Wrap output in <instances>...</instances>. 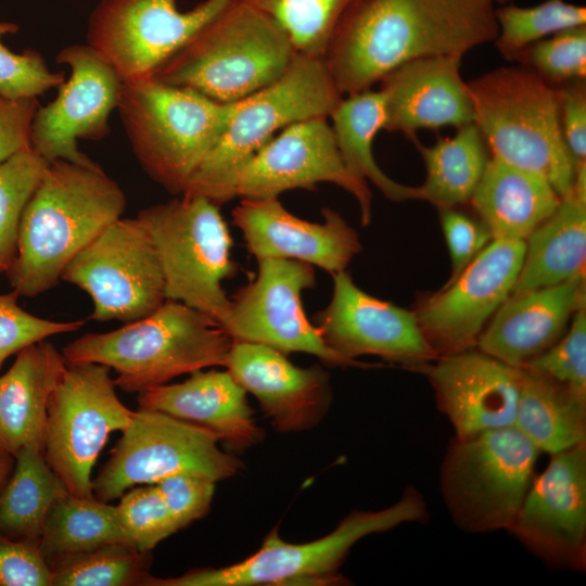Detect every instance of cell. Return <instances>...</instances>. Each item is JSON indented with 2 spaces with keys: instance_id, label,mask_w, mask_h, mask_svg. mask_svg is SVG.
I'll use <instances>...</instances> for the list:
<instances>
[{
  "instance_id": "cell-31",
  "label": "cell",
  "mask_w": 586,
  "mask_h": 586,
  "mask_svg": "<svg viewBox=\"0 0 586 586\" xmlns=\"http://www.w3.org/2000/svg\"><path fill=\"white\" fill-rule=\"evenodd\" d=\"M329 117L340 154L352 173L373 183L390 201L418 200V186L392 179L374 158L373 141L385 122L384 98L380 89L342 98Z\"/></svg>"
},
{
  "instance_id": "cell-1",
  "label": "cell",
  "mask_w": 586,
  "mask_h": 586,
  "mask_svg": "<svg viewBox=\"0 0 586 586\" xmlns=\"http://www.w3.org/2000/svg\"><path fill=\"white\" fill-rule=\"evenodd\" d=\"M495 10L493 0H353L322 59L342 95L361 92L409 61L494 41Z\"/></svg>"
},
{
  "instance_id": "cell-44",
  "label": "cell",
  "mask_w": 586,
  "mask_h": 586,
  "mask_svg": "<svg viewBox=\"0 0 586 586\" xmlns=\"http://www.w3.org/2000/svg\"><path fill=\"white\" fill-rule=\"evenodd\" d=\"M213 480L193 473H176L154 485L179 530L203 518L209 510L215 493Z\"/></svg>"
},
{
  "instance_id": "cell-42",
  "label": "cell",
  "mask_w": 586,
  "mask_h": 586,
  "mask_svg": "<svg viewBox=\"0 0 586 586\" xmlns=\"http://www.w3.org/2000/svg\"><path fill=\"white\" fill-rule=\"evenodd\" d=\"M17 31L16 24L0 22V93L11 99L37 98L65 78L62 72H52L39 52L14 53L2 44L3 36Z\"/></svg>"
},
{
  "instance_id": "cell-29",
  "label": "cell",
  "mask_w": 586,
  "mask_h": 586,
  "mask_svg": "<svg viewBox=\"0 0 586 586\" xmlns=\"http://www.w3.org/2000/svg\"><path fill=\"white\" fill-rule=\"evenodd\" d=\"M560 201L542 176L491 156L469 203L493 240L526 241Z\"/></svg>"
},
{
  "instance_id": "cell-4",
  "label": "cell",
  "mask_w": 586,
  "mask_h": 586,
  "mask_svg": "<svg viewBox=\"0 0 586 586\" xmlns=\"http://www.w3.org/2000/svg\"><path fill=\"white\" fill-rule=\"evenodd\" d=\"M297 53L273 20L245 0H232L152 77L237 103L278 80Z\"/></svg>"
},
{
  "instance_id": "cell-25",
  "label": "cell",
  "mask_w": 586,
  "mask_h": 586,
  "mask_svg": "<svg viewBox=\"0 0 586 586\" xmlns=\"http://www.w3.org/2000/svg\"><path fill=\"white\" fill-rule=\"evenodd\" d=\"M586 307L585 273L562 283L509 295L477 337L475 347L515 368L552 346L574 314Z\"/></svg>"
},
{
  "instance_id": "cell-28",
  "label": "cell",
  "mask_w": 586,
  "mask_h": 586,
  "mask_svg": "<svg viewBox=\"0 0 586 586\" xmlns=\"http://www.w3.org/2000/svg\"><path fill=\"white\" fill-rule=\"evenodd\" d=\"M66 366L43 340L20 351L0 377V447L13 457L27 445L43 449L48 400Z\"/></svg>"
},
{
  "instance_id": "cell-19",
  "label": "cell",
  "mask_w": 586,
  "mask_h": 586,
  "mask_svg": "<svg viewBox=\"0 0 586 586\" xmlns=\"http://www.w3.org/2000/svg\"><path fill=\"white\" fill-rule=\"evenodd\" d=\"M332 277L331 300L314 319L333 351L354 361L360 356H377L413 371L438 357L413 310L370 295L346 270Z\"/></svg>"
},
{
  "instance_id": "cell-46",
  "label": "cell",
  "mask_w": 586,
  "mask_h": 586,
  "mask_svg": "<svg viewBox=\"0 0 586 586\" xmlns=\"http://www.w3.org/2000/svg\"><path fill=\"white\" fill-rule=\"evenodd\" d=\"M0 586H52V571L39 543L0 534Z\"/></svg>"
},
{
  "instance_id": "cell-13",
  "label": "cell",
  "mask_w": 586,
  "mask_h": 586,
  "mask_svg": "<svg viewBox=\"0 0 586 586\" xmlns=\"http://www.w3.org/2000/svg\"><path fill=\"white\" fill-rule=\"evenodd\" d=\"M61 280L85 291L91 319L139 320L166 300L164 277L151 238L136 218H119L65 266Z\"/></svg>"
},
{
  "instance_id": "cell-35",
  "label": "cell",
  "mask_w": 586,
  "mask_h": 586,
  "mask_svg": "<svg viewBox=\"0 0 586 586\" xmlns=\"http://www.w3.org/2000/svg\"><path fill=\"white\" fill-rule=\"evenodd\" d=\"M52 586H146L150 552L123 544L65 556L49 563Z\"/></svg>"
},
{
  "instance_id": "cell-37",
  "label": "cell",
  "mask_w": 586,
  "mask_h": 586,
  "mask_svg": "<svg viewBox=\"0 0 586 586\" xmlns=\"http://www.w3.org/2000/svg\"><path fill=\"white\" fill-rule=\"evenodd\" d=\"M288 34L296 51L322 58L331 33L353 0H245Z\"/></svg>"
},
{
  "instance_id": "cell-23",
  "label": "cell",
  "mask_w": 586,
  "mask_h": 586,
  "mask_svg": "<svg viewBox=\"0 0 586 586\" xmlns=\"http://www.w3.org/2000/svg\"><path fill=\"white\" fill-rule=\"evenodd\" d=\"M225 368L257 399L279 432L309 430L330 408V377L321 366L297 367L285 354L269 346L233 342Z\"/></svg>"
},
{
  "instance_id": "cell-39",
  "label": "cell",
  "mask_w": 586,
  "mask_h": 586,
  "mask_svg": "<svg viewBox=\"0 0 586 586\" xmlns=\"http://www.w3.org/2000/svg\"><path fill=\"white\" fill-rule=\"evenodd\" d=\"M115 505L117 520L130 545L150 552L179 531L154 484H141L126 491Z\"/></svg>"
},
{
  "instance_id": "cell-6",
  "label": "cell",
  "mask_w": 586,
  "mask_h": 586,
  "mask_svg": "<svg viewBox=\"0 0 586 586\" xmlns=\"http://www.w3.org/2000/svg\"><path fill=\"white\" fill-rule=\"evenodd\" d=\"M473 123L492 156L545 178L563 198L576 162L564 142L557 88L525 66H505L467 81Z\"/></svg>"
},
{
  "instance_id": "cell-15",
  "label": "cell",
  "mask_w": 586,
  "mask_h": 586,
  "mask_svg": "<svg viewBox=\"0 0 586 586\" xmlns=\"http://www.w3.org/2000/svg\"><path fill=\"white\" fill-rule=\"evenodd\" d=\"M254 279L232 297L222 328L234 342H250L285 355L305 353L329 366L366 367L333 351L307 318L302 295L316 285L315 267L291 259L257 260Z\"/></svg>"
},
{
  "instance_id": "cell-50",
  "label": "cell",
  "mask_w": 586,
  "mask_h": 586,
  "mask_svg": "<svg viewBox=\"0 0 586 586\" xmlns=\"http://www.w3.org/2000/svg\"><path fill=\"white\" fill-rule=\"evenodd\" d=\"M495 3H498L500 5L508 3L510 0H493Z\"/></svg>"
},
{
  "instance_id": "cell-49",
  "label": "cell",
  "mask_w": 586,
  "mask_h": 586,
  "mask_svg": "<svg viewBox=\"0 0 586 586\" xmlns=\"http://www.w3.org/2000/svg\"><path fill=\"white\" fill-rule=\"evenodd\" d=\"M14 466V457L0 447V491L9 479Z\"/></svg>"
},
{
  "instance_id": "cell-16",
  "label": "cell",
  "mask_w": 586,
  "mask_h": 586,
  "mask_svg": "<svg viewBox=\"0 0 586 586\" xmlns=\"http://www.w3.org/2000/svg\"><path fill=\"white\" fill-rule=\"evenodd\" d=\"M525 246V241L492 240L457 278L419 300L413 313L438 357L475 347L512 292Z\"/></svg>"
},
{
  "instance_id": "cell-5",
  "label": "cell",
  "mask_w": 586,
  "mask_h": 586,
  "mask_svg": "<svg viewBox=\"0 0 586 586\" xmlns=\"http://www.w3.org/2000/svg\"><path fill=\"white\" fill-rule=\"evenodd\" d=\"M238 103H220L149 77L123 82L116 109L142 169L166 191L181 195Z\"/></svg>"
},
{
  "instance_id": "cell-11",
  "label": "cell",
  "mask_w": 586,
  "mask_h": 586,
  "mask_svg": "<svg viewBox=\"0 0 586 586\" xmlns=\"http://www.w3.org/2000/svg\"><path fill=\"white\" fill-rule=\"evenodd\" d=\"M110 368L67 364L47 406L43 456L72 495L90 498L91 472L110 434L125 430L133 411L118 398Z\"/></svg>"
},
{
  "instance_id": "cell-45",
  "label": "cell",
  "mask_w": 586,
  "mask_h": 586,
  "mask_svg": "<svg viewBox=\"0 0 586 586\" xmlns=\"http://www.w3.org/2000/svg\"><path fill=\"white\" fill-rule=\"evenodd\" d=\"M438 212L450 258V276L445 282L449 283L489 244L493 237L477 217L469 216L457 207Z\"/></svg>"
},
{
  "instance_id": "cell-48",
  "label": "cell",
  "mask_w": 586,
  "mask_h": 586,
  "mask_svg": "<svg viewBox=\"0 0 586 586\" xmlns=\"http://www.w3.org/2000/svg\"><path fill=\"white\" fill-rule=\"evenodd\" d=\"M40 106L37 98L11 99L0 93V163L30 148V127Z\"/></svg>"
},
{
  "instance_id": "cell-34",
  "label": "cell",
  "mask_w": 586,
  "mask_h": 586,
  "mask_svg": "<svg viewBox=\"0 0 586 586\" xmlns=\"http://www.w3.org/2000/svg\"><path fill=\"white\" fill-rule=\"evenodd\" d=\"M110 544L131 546L117 520L115 505L68 492L49 509L39 538L48 563Z\"/></svg>"
},
{
  "instance_id": "cell-21",
  "label": "cell",
  "mask_w": 586,
  "mask_h": 586,
  "mask_svg": "<svg viewBox=\"0 0 586 586\" xmlns=\"http://www.w3.org/2000/svg\"><path fill=\"white\" fill-rule=\"evenodd\" d=\"M322 222L290 213L279 199H241L233 224L241 230L249 252L260 259H291L319 267L331 275L345 271L362 246L344 217L323 207Z\"/></svg>"
},
{
  "instance_id": "cell-47",
  "label": "cell",
  "mask_w": 586,
  "mask_h": 586,
  "mask_svg": "<svg viewBox=\"0 0 586 586\" xmlns=\"http://www.w3.org/2000/svg\"><path fill=\"white\" fill-rule=\"evenodd\" d=\"M564 142L574 161H586V80L557 88Z\"/></svg>"
},
{
  "instance_id": "cell-8",
  "label": "cell",
  "mask_w": 586,
  "mask_h": 586,
  "mask_svg": "<svg viewBox=\"0 0 586 586\" xmlns=\"http://www.w3.org/2000/svg\"><path fill=\"white\" fill-rule=\"evenodd\" d=\"M428 518L422 495L409 486L399 500L379 511H354L328 535L291 544L272 530L260 548L240 562L222 568L194 569L178 577L151 576L146 586H260L341 584L339 569L361 538Z\"/></svg>"
},
{
  "instance_id": "cell-17",
  "label": "cell",
  "mask_w": 586,
  "mask_h": 586,
  "mask_svg": "<svg viewBox=\"0 0 586 586\" xmlns=\"http://www.w3.org/2000/svg\"><path fill=\"white\" fill-rule=\"evenodd\" d=\"M329 182L357 202L362 226L372 217L368 182L345 165L327 117L292 124L271 138L238 175L234 193L241 199H278L283 192L313 190Z\"/></svg>"
},
{
  "instance_id": "cell-40",
  "label": "cell",
  "mask_w": 586,
  "mask_h": 586,
  "mask_svg": "<svg viewBox=\"0 0 586 586\" xmlns=\"http://www.w3.org/2000/svg\"><path fill=\"white\" fill-rule=\"evenodd\" d=\"M517 62L555 88L586 80V25L559 31L533 43Z\"/></svg>"
},
{
  "instance_id": "cell-7",
  "label": "cell",
  "mask_w": 586,
  "mask_h": 586,
  "mask_svg": "<svg viewBox=\"0 0 586 586\" xmlns=\"http://www.w3.org/2000/svg\"><path fill=\"white\" fill-rule=\"evenodd\" d=\"M342 98L323 59L297 53L278 80L238 103L181 195L203 196L218 206L234 199L238 175L259 149L292 124L328 118Z\"/></svg>"
},
{
  "instance_id": "cell-22",
  "label": "cell",
  "mask_w": 586,
  "mask_h": 586,
  "mask_svg": "<svg viewBox=\"0 0 586 586\" xmlns=\"http://www.w3.org/2000/svg\"><path fill=\"white\" fill-rule=\"evenodd\" d=\"M419 372L428 377L437 406L453 424L456 437L514 424L521 368L474 347L440 356Z\"/></svg>"
},
{
  "instance_id": "cell-38",
  "label": "cell",
  "mask_w": 586,
  "mask_h": 586,
  "mask_svg": "<svg viewBox=\"0 0 586 586\" xmlns=\"http://www.w3.org/2000/svg\"><path fill=\"white\" fill-rule=\"evenodd\" d=\"M48 164L31 148L0 163V273L16 256L23 212Z\"/></svg>"
},
{
  "instance_id": "cell-27",
  "label": "cell",
  "mask_w": 586,
  "mask_h": 586,
  "mask_svg": "<svg viewBox=\"0 0 586 586\" xmlns=\"http://www.w3.org/2000/svg\"><path fill=\"white\" fill-rule=\"evenodd\" d=\"M525 254L510 295L562 283L585 273L586 161L577 162L570 191L526 239Z\"/></svg>"
},
{
  "instance_id": "cell-10",
  "label": "cell",
  "mask_w": 586,
  "mask_h": 586,
  "mask_svg": "<svg viewBox=\"0 0 586 586\" xmlns=\"http://www.w3.org/2000/svg\"><path fill=\"white\" fill-rule=\"evenodd\" d=\"M540 451L514 426L456 437L440 484L454 523L468 533L510 531Z\"/></svg>"
},
{
  "instance_id": "cell-18",
  "label": "cell",
  "mask_w": 586,
  "mask_h": 586,
  "mask_svg": "<svg viewBox=\"0 0 586 586\" xmlns=\"http://www.w3.org/2000/svg\"><path fill=\"white\" fill-rule=\"evenodd\" d=\"M71 69L56 98L39 106L30 127V148L48 163L64 160L95 165L77 146V139L99 140L110 132L109 119L117 107L123 80L86 44L64 47L55 56Z\"/></svg>"
},
{
  "instance_id": "cell-14",
  "label": "cell",
  "mask_w": 586,
  "mask_h": 586,
  "mask_svg": "<svg viewBox=\"0 0 586 586\" xmlns=\"http://www.w3.org/2000/svg\"><path fill=\"white\" fill-rule=\"evenodd\" d=\"M232 0H203L181 11L177 0H100L87 44L125 81L152 75Z\"/></svg>"
},
{
  "instance_id": "cell-43",
  "label": "cell",
  "mask_w": 586,
  "mask_h": 586,
  "mask_svg": "<svg viewBox=\"0 0 586 586\" xmlns=\"http://www.w3.org/2000/svg\"><path fill=\"white\" fill-rule=\"evenodd\" d=\"M14 291L0 294V368L12 355L52 335L74 332L84 320L54 321L34 316L17 305Z\"/></svg>"
},
{
  "instance_id": "cell-12",
  "label": "cell",
  "mask_w": 586,
  "mask_h": 586,
  "mask_svg": "<svg viewBox=\"0 0 586 586\" xmlns=\"http://www.w3.org/2000/svg\"><path fill=\"white\" fill-rule=\"evenodd\" d=\"M92 480V494L111 502L129 488L154 484L176 474L193 473L214 482L234 476L241 461L222 451L211 431L164 412L140 408Z\"/></svg>"
},
{
  "instance_id": "cell-33",
  "label": "cell",
  "mask_w": 586,
  "mask_h": 586,
  "mask_svg": "<svg viewBox=\"0 0 586 586\" xmlns=\"http://www.w3.org/2000/svg\"><path fill=\"white\" fill-rule=\"evenodd\" d=\"M65 492L43 449L37 445L23 447L14 456L13 470L0 491V534L39 543L49 509Z\"/></svg>"
},
{
  "instance_id": "cell-36",
  "label": "cell",
  "mask_w": 586,
  "mask_h": 586,
  "mask_svg": "<svg viewBox=\"0 0 586 586\" xmlns=\"http://www.w3.org/2000/svg\"><path fill=\"white\" fill-rule=\"evenodd\" d=\"M494 43L508 61H517L533 43L559 31L586 25V8L564 0H546L533 7L502 4L495 10Z\"/></svg>"
},
{
  "instance_id": "cell-20",
  "label": "cell",
  "mask_w": 586,
  "mask_h": 586,
  "mask_svg": "<svg viewBox=\"0 0 586 586\" xmlns=\"http://www.w3.org/2000/svg\"><path fill=\"white\" fill-rule=\"evenodd\" d=\"M510 532L555 568L586 566V443L551 455L534 477Z\"/></svg>"
},
{
  "instance_id": "cell-24",
  "label": "cell",
  "mask_w": 586,
  "mask_h": 586,
  "mask_svg": "<svg viewBox=\"0 0 586 586\" xmlns=\"http://www.w3.org/2000/svg\"><path fill=\"white\" fill-rule=\"evenodd\" d=\"M459 55H435L404 63L380 82L384 130L411 141L420 129L459 128L473 123V104L461 76Z\"/></svg>"
},
{
  "instance_id": "cell-9",
  "label": "cell",
  "mask_w": 586,
  "mask_h": 586,
  "mask_svg": "<svg viewBox=\"0 0 586 586\" xmlns=\"http://www.w3.org/2000/svg\"><path fill=\"white\" fill-rule=\"evenodd\" d=\"M137 218L161 264L166 300L181 302L226 321L231 298L222 283L238 270L232 238L219 206L203 196H183L149 206Z\"/></svg>"
},
{
  "instance_id": "cell-2",
  "label": "cell",
  "mask_w": 586,
  "mask_h": 586,
  "mask_svg": "<svg viewBox=\"0 0 586 586\" xmlns=\"http://www.w3.org/2000/svg\"><path fill=\"white\" fill-rule=\"evenodd\" d=\"M119 184L98 165L50 162L22 215L16 256L5 272L14 292L55 286L71 259L126 208Z\"/></svg>"
},
{
  "instance_id": "cell-26",
  "label": "cell",
  "mask_w": 586,
  "mask_h": 586,
  "mask_svg": "<svg viewBox=\"0 0 586 586\" xmlns=\"http://www.w3.org/2000/svg\"><path fill=\"white\" fill-rule=\"evenodd\" d=\"M140 408L157 410L214 433L229 453L259 444L265 432L256 424L245 390L229 371L195 370L177 384L139 393Z\"/></svg>"
},
{
  "instance_id": "cell-30",
  "label": "cell",
  "mask_w": 586,
  "mask_h": 586,
  "mask_svg": "<svg viewBox=\"0 0 586 586\" xmlns=\"http://www.w3.org/2000/svg\"><path fill=\"white\" fill-rule=\"evenodd\" d=\"M513 425L540 453L550 456L586 443V396L546 375L521 368Z\"/></svg>"
},
{
  "instance_id": "cell-32",
  "label": "cell",
  "mask_w": 586,
  "mask_h": 586,
  "mask_svg": "<svg viewBox=\"0 0 586 586\" xmlns=\"http://www.w3.org/2000/svg\"><path fill=\"white\" fill-rule=\"evenodd\" d=\"M425 167L418 200L438 211L469 203L486 168L489 156L485 140L474 123L457 128L454 136L433 145L412 140Z\"/></svg>"
},
{
  "instance_id": "cell-3",
  "label": "cell",
  "mask_w": 586,
  "mask_h": 586,
  "mask_svg": "<svg viewBox=\"0 0 586 586\" xmlns=\"http://www.w3.org/2000/svg\"><path fill=\"white\" fill-rule=\"evenodd\" d=\"M232 337L214 318L165 300L152 314L105 333H87L67 344L66 364H101L117 373L116 386L141 393L184 373L224 366Z\"/></svg>"
},
{
  "instance_id": "cell-41",
  "label": "cell",
  "mask_w": 586,
  "mask_h": 586,
  "mask_svg": "<svg viewBox=\"0 0 586 586\" xmlns=\"http://www.w3.org/2000/svg\"><path fill=\"white\" fill-rule=\"evenodd\" d=\"M586 396V307L578 309L564 334L524 367Z\"/></svg>"
}]
</instances>
